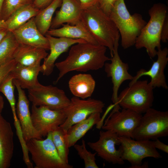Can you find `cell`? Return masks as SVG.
I'll use <instances>...</instances> for the list:
<instances>
[{
    "mask_svg": "<svg viewBox=\"0 0 168 168\" xmlns=\"http://www.w3.org/2000/svg\"><path fill=\"white\" fill-rule=\"evenodd\" d=\"M106 49L105 46L87 42L73 45L66 59L55 64L59 71L55 83L71 71L86 72L102 68L110 60L105 55Z\"/></svg>",
    "mask_w": 168,
    "mask_h": 168,
    "instance_id": "6da1fadb",
    "label": "cell"
},
{
    "mask_svg": "<svg viewBox=\"0 0 168 168\" xmlns=\"http://www.w3.org/2000/svg\"><path fill=\"white\" fill-rule=\"evenodd\" d=\"M81 20L98 44L109 49L112 57L114 43L119 39L120 34L114 22L99 3L82 9Z\"/></svg>",
    "mask_w": 168,
    "mask_h": 168,
    "instance_id": "7a4b0ae2",
    "label": "cell"
},
{
    "mask_svg": "<svg viewBox=\"0 0 168 168\" xmlns=\"http://www.w3.org/2000/svg\"><path fill=\"white\" fill-rule=\"evenodd\" d=\"M109 16L117 28L121 37V45L124 49L135 45L137 38L147 23L142 15H131L124 0H117Z\"/></svg>",
    "mask_w": 168,
    "mask_h": 168,
    "instance_id": "3957f363",
    "label": "cell"
},
{
    "mask_svg": "<svg viewBox=\"0 0 168 168\" xmlns=\"http://www.w3.org/2000/svg\"><path fill=\"white\" fill-rule=\"evenodd\" d=\"M167 13V8L165 5L160 3L154 4L148 11L149 20L136 39L134 45L136 48H145L151 58L156 55V48H161V31Z\"/></svg>",
    "mask_w": 168,
    "mask_h": 168,
    "instance_id": "277c9868",
    "label": "cell"
},
{
    "mask_svg": "<svg viewBox=\"0 0 168 168\" xmlns=\"http://www.w3.org/2000/svg\"><path fill=\"white\" fill-rule=\"evenodd\" d=\"M29 152L35 164V168H72L60 157L53 143L52 132L44 140L31 139L26 142Z\"/></svg>",
    "mask_w": 168,
    "mask_h": 168,
    "instance_id": "5b68a950",
    "label": "cell"
},
{
    "mask_svg": "<svg viewBox=\"0 0 168 168\" xmlns=\"http://www.w3.org/2000/svg\"><path fill=\"white\" fill-rule=\"evenodd\" d=\"M153 88L147 80H137L120 92L118 96V104L122 108L144 113L152 105Z\"/></svg>",
    "mask_w": 168,
    "mask_h": 168,
    "instance_id": "8992f818",
    "label": "cell"
},
{
    "mask_svg": "<svg viewBox=\"0 0 168 168\" xmlns=\"http://www.w3.org/2000/svg\"><path fill=\"white\" fill-rule=\"evenodd\" d=\"M168 135V112L151 108L142 115L133 134V139L155 140Z\"/></svg>",
    "mask_w": 168,
    "mask_h": 168,
    "instance_id": "52a82bcc",
    "label": "cell"
},
{
    "mask_svg": "<svg viewBox=\"0 0 168 168\" xmlns=\"http://www.w3.org/2000/svg\"><path fill=\"white\" fill-rule=\"evenodd\" d=\"M119 147L122 152L121 158L131 164L130 168H140L144 158L159 159L162 157L154 146L152 141L136 140L130 137L119 136Z\"/></svg>",
    "mask_w": 168,
    "mask_h": 168,
    "instance_id": "ba28073f",
    "label": "cell"
},
{
    "mask_svg": "<svg viewBox=\"0 0 168 168\" xmlns=\"http://www.w3.org/2000/svg\"><path fill=\"white\" fill-rule=\"evenodd\" d=\"M70 100L69 104L64 110L66 119L60 126L66 133L72 125L85 119L91 114L101 113L105 105L102 101L91 98L81 99L74 96Z\"/></svg>",
    "mask_w": 168,
    "mask_h": 168,
    "instance_id": "9c48e42d",
    "label": "cell"
},
{
    "mask_svg": "<svg viewBox=\"0 0 168 168\" xmlns=\"http://www.w3.org/2000/svg\"><path fill=\"white\" fill-rule=\"evenodd\" d=\"M28 99L33 105L44 106L54 110H64L69 104L70 100L64 91L52 85L40 83L28 90Z\"/></svg>",
    "mask_w": 168,
    "mask_h": 168,
    "instance_id": "30bf717a",
    "label": "cell"
},
{
    "mask_svg": "<svg viewBox=\"0 0 168 168\" xmlns=\"http://www.w3.org/2000/svg\"><path fill=\"white\" fill-rule=\"evenodd\" d=\"M119 39L117 40L114 43L113 55L110 60L111 62L105 63L104 65L107 77L111 78L113 84L111 100L114 104L112 113L121 109L118 104V92L121 85L124 81L132 80L133 78V76L128 72V64L123 62L119 55L118 48Z\"/></svg>",
    "mask_w": 168,
    "mask_h": 168,
    "instance_id": "8fae6325",
    "label": "cell"
},
{
    "mask_svg": "<svg viewBox=\"0 0 168 168\" xmlns=\"http://www.w3.org/2000/svg\"><path fill=\"white\" fill-rule=\"evenodd\" d=\"M31 117L34 128L42 138L62 124L67 116L64 110H54L32 105Z\"/></svg>",
    "mask_w": 168,
    "mask_h": 168,
    "instance_id": "7c38bea8",
    "label": "cell"
},
{
    "mask_svg": "<svg viewBox=\"0 0 168 168\" xmlns=\"http://www.w3.org/2000/svg\"><path fill=\"white\" fill-rule=\"evenodd\" d=\"M142 116L141 114L131 110L123 108L121 111L110 113L101 128L105 130H110L119 136L133 138V133Z\"/></svg>",
    "mask_w": 168,
    "mask_h": 168,
    "instance_id": "4fadbf2b",
    "label": "cell"
},
{
    "mask_svg": "<svg viewBox=\"0 0 168 168\" xmlns=\"http://www.w3.org/2000/svg\"><path fill=\"white\" fill-rule=\"evenodd\" d=\"M98 140L95 142H89L88 145L94 151L98 156L107 162L113 164L123 165L124 161L121 158L122 152L115 145L120 144L119 136L110 130L100 131Z\"/></svg>",
    "mask_w": 168,
    "mask_h": 168,
    "instance_id": "5bb4252c",
    "label": "cell"
},
{
    "mask_svg": "<svg viewBox=\"0 0 168 168\" xmlns=\"http://www.w3.org/2000/svg\"><path fill=\"white\" fill-rule=\"evenodd\" d=\"M13 83L17 89L18 95V101L16 106V114L24 140L26 143L33 138L42 139V137L32 125L29 109V100L25 91L15 80H13Z\"/></svg>",
    "mask_w": 168,
    "mask_h": 168,
    "instance_id": "9a60e30c",
    "label": "cell"
},
{
    "mask_svg": "<svg viewBox=\"0 0 168 168\" xmlns=\"http://www.w3.org/2000/svg\"><path fill=\"white\" fill-rule=\"evenodd\" d=\"M157 49V60L153 62L148 70L142 68L138 71L129 83V86L138 80L141 77L148 76L151 78V81L148 83L153 88L161 87L165 89H168L164 73V69L168 62V49L166 47L162 49L160 48Z\"/></svg>",
    "mask_w": 168,
    "mask_h": 168,
    "instance_id": "2e32d148",
    "label": "cell"
},
{
    "mask_svg": "<svg viewBox=\"0 0 168 168\" xmlns=\"http://www.w3.org/2000/svg\"><path fill=\"white\" fill-rule=\"evenodd\" d=\"M49 44L50 53L44 59L41 65V72L43 75H50L53 72L55 67V62L58 58L63 53L67 51L69 48L75 44L87 42L82 39H72L65 37L57 38L46 34Z\"/></svg>",
    "mask_w": 168,
    "mask_h": 168,
    "instance_id": "e0dca14e",
    "label": "cell"
},
{
    "mask_svg": "<svg viewBox=\"0 0 168 168\" xmlns=\"http://www.w3.org/2000/svg\"><path fill=\"white\" fill-rule=\"evenodd\" d=\"M18 42L22 44L50 49L49 41L42 34L35 22L34 17L19 28L11 31Z\"/></svg>",
    "mask_w": 168,
    "mask_h": 168,
    "instance_id": "ac0fdd59",
    "label": "cell"
},
{
    "mask_svg": "<svg viewBox=\"0 0 168 168\" xmlns=\"http://www.w3.org/2000/svg\"><path fill=\"white\" fill-rule=\"evenodd\" d=\"M14 133L10 123L0 113V168H8L13 155Z\"/></svg>",
    "mask_w": 168,
    "mask_h": 168,
    "instance_id": "d6986e66",
    "label": "cell"
},
{
    "mask_svg": "<svg viewBox=\"0 0 168 168\" xmlns=\"http://www.w3.org/2000/svg\"><path fill=\"white\" fill-rule=\"evenodd\" d=\"M82 10L78 0H62L61 8L56 12L50 28H56L65 23L76 24L81 21Z\"/></svg>",
    "mask_w": 168,
    "mask_h": 168,
    "instance_id": "ffe728a7",
    "label": "cell"
},
{
    "mask_svg": "<svg viewBox=\"0 0 168 168\" xmlns=\"http://www.w3.org/2000/svg\"><path fill=\"white\" fill-rule=\"evenodd\" d=\"M42 70L40 63L28 66L17 63L11 72L22 89L28 90L40 83L38 76Z\"/></svg>",
    "mask_w": 168,
    "mask_h": 168,
    "instance_id": "44dd1931",
    "label": "cell"
},
{
    "mask_svg": "<svg viewBox=\"0 0 168 168\" xmlns=\"http://www.w3.org/2000/svg\"><path fill=\"white\" fill-rule=\"evenodd\" d=\"M62 25L63 26L60 28H50L46 34L59 37L72 39H82L87 42L95 44H99L81 20L75 25L63 24Z\"/></svg>",
    "mask_w": 168,
    "mask_h": 168,
    "instance_id": "7402d4cb",
    "label": "cell"
},
{
    "mask_svg": "<svg viewBox=\"0 0 168 168\" xmlns=\"http://www.w3.org/2000/svg\"><path fill=\"white\" fill-rule=\"evenodd\" d=\"M96 82L89 74H79L70 79L68 82L69 90L74 96L82 99L90 97L93 92Z\"/></svg>",
    "mask_w": 168,
    "mask_h": 168,
    "instance_id": "603a6c76",
    "label": "cell"
},
{
    "mask_svg": "<svg viewBox=\"0 0 168 168\" xmlns=\"http://www.w3.org/2000/svg\"><path fill=\"white\" fill-rule=\"evenodd\" d=\"M100 114L96 112L90 114L85 119L72 125L67 132L69 148L73 146L94 125L101 120Z\"/></svg>",
    "mask_w": 168,
    "mask_h": 168,
    "instance_id": "cb8c5ba5",
    "label": "cell"
},
{
    "mask_svg": "<svg viewBox=\"0 0 168 168\" xmlns=\"http://www.w3.org/2000/svg\"><path fill=\"white\" fill-rule=\"evenodd\" d=\"M45 49L20 44L14 59L17 63L28 66L40 63L48 55Z\"/></svg>",
    "mask_w": 168,
    "mask_h": 168,
    "instance_id": "d4e9b609",
    "label": "cell"
},
{
    "mask_svg": "<svg viewBox=\"0 0 168 168\" xmlns=\"http://www.w3.org/2000/svg\"><path fill=\"white\" fill-rule=\"evenodd\" d=\"M39 11L33 3L19 8L5 21L7 30L11 32L19 28L35 16Z\"/></svg>",
    "mask_w": 168,
    "mask_h": 168,
    "instance_id": "484cf974",
    "label": "cell"
},
{
    "mask_svg": "<svg viewBox=\"0 0 168 168\" xmlns=\"http://www.w3.org/2000/svg\"><path fill=\"white\" fill-rule=\"evenodd\" d=\"M62 0H54L49 5L40 9L34 17L35 24L40 32L45 35L50 28L52 17L56 9L61 5Z\"/></svg>",
    "mask_w": 168,
    "mask_h": 168,
    "instance_id": "4316f807",
    "label": "cell"
},
{
    "mask_svg": "<svg viewBox=\"0 0 168 168\" xmlns=\"http://www.w3.org/2000/svg\"><path fill=\"white\" fill-rule=\"evenodd\" d=\"M19 44L12 33L8 31L0 41V65L14 58Z\"/></svg>",
    "mask_w": 168,
    "mask_h": 168,
    "instance_id": "83f0119b",
    "label": "cell"
},
{
    "mask_svg": "<svg viewBox=\"0 0 168 168\" xmlns=\"http://www.w3.org/2000/svg\"><path fill=\"white\" fill-rule=\"evenodd\" d=\"M52 137L60 157L64 162L69 163L68 155L69 147L67 133L59 126L52 132Z\"/></svg>",
    "mask_w": 168,
    "mask_h": 168,
    "instance_id": "f1b7e54d",
    "label": "cell"
},
{
    "mask_svg": "<svg viewBox=\"0 0 168 168\" xmlns=\"http://www.w3.org/2000/svg\"><path fill=\"white\" fill-rule=\"evenodd\" d=\"M14 77L11 72L5 77L0 84V92L5 96L11 106L12 115L16 114V100L14 95L15 86L13 83Z\"/></svg>",
    "mask_w": 168,
    "mask_h": 168,
    "instance_id": "f546056e",
    "label": "cell"
},
{
    "mask_svg": "<svg viewBox=\"0 0 168 168\" xmlns=\"http://www.w3.org/2000/svg\"><path fill=\"white\" fill-rule=\"evenodd\" d=\"M33 3L32 0H5L1 13V18L5 21L19 8Z\"/></svg>",
    "mask_w": 168,
    "mask_h": 168,
    "instance_id": "4dcf8cb0",
    "label": "cell"
},
{
    "mask_svg": "<svg viewBox=\"0 0 168 168\" xmlns=\"http://www.w3.org/2000/svg\"><path fill=\"white\" fill-rule=\"evenodd\" d=\"M73 146L80 157L83 160L85 168H99L96 162V153H92L87 151L84 140L82 139L81 145L75 144Z\"/></svg>",
    "mask_w": 168,
    "mask_h": 168,
    "instance_id": "1f68e13d",
    "label": "cell"
},
{
    "mask_svg": "<svg viewBox=\"0 0 168 168\" xmlns=\"http://www.w3.org/2000/svg\"><path fill=\"white\" fill-rule=\"evenodd\" d=\"M17 63L13 59L0 65V84L5 77L12 70Z\"/></svg>",
    "mask_w": 168,
    "mask_h": 168,
    "instance_id": "d6a6232c",
    "label": "cell"
},
{
    "mask_svg": "<svg viewBox=\"0 0 168 168\" xmlns=\"http://www.w3.org/2000/svg\"><path fill=\"white\" fill-rule=\"evenodd\" d=\"M117 0H100L99 5L101 9L109 16Z\"/></svg>",
    "mask_w": 168,
    "mask_h": 168,
    "instance_id": "836d02e7",
    "label": "cell"
},
{
    "mask_svg": "<svg viewBox=\"0 0 168 168\" xmlns=\"http://www.w3.org/2000/svg\"><path fill=\"white\" fill-rule=\"evenodd\" d=\"M161 40L166 43L168 40V13L166 14L163 21L161 33Z\"/></svg>",
    "mask_w": 168,
    "mask_h": 168,
    "instance_id": "e575fe53",
    "label": "cell"
},
{
    "mask_svg": "<svg viewBox=\"0 0 168 168\" xmlns=\"http://www.w3.org/2000/svg\"><path fill=\"white\" fill-rule=\"evenodd\" d=\"M54 0H34L33 5L39 9H43L49 5Z\"/></svg>",
    "mask_w": 168,
    "mask_h": 168,
    "instance_id": "d590c367",
    "label": "cell"
},
{
    "mask_svg": "<svg viewBox=\"0 0 168 168\" xmlns=\"http://www.w3.org/2000/svg\"><path fill=\"white\" fill-rule=\"evenodd\" d=\"M154 147L166 153H168V146L161 141L158 138L152 141Z\"/></svg>",
    "mask_w": 168,
    "mask_h": 168,
    "instance_id": "8d00e7d4",
    "label": "cell"
},
{
    "mask_svg": "<svg viewBox=\"0 0 168 168\" xmlns=\"http://www.w3.org/2000/svg\"><path fill=\"white\" fill-rule=\"evenodd\" d=\"M82 9L86 8L99 3L100 0H78Z\"/></svg>",
    "mask_w": 168,
    "mask_h": 168,
    "instance_id": "74e56055",
    "label": "cell"
},
{
    "mask_svg": "<svg viewBox=\"0 0 168 168\" xmlns=\"http://www.w3.org/2000/svg\"><path fill=\"white\" fill-rule=\"evenodd\" d=\"M5 29L7 30L5 21L2 19L0 17V30Z\"/></svg>",
    "mask_w": 168,
    "mask_h": 168,
    "instance_id": "f35d334b",
    "label": "cell"
},
{
    "mask_svg": "<svg viewBox=\"0 0 168 168\" xmlns=\"http://www.w3.org/2000/svg\"><path fill=\"white\" fill-rule=\"evenodd\" d=\"M4 102L2 96L0 95V113H1L4 107Z\"/></svg>",
    "mask_w": 168,
    "mask_h": 168,
    "instance_id": "ab89813d",
    "label": "cell"
},
{
    "mask_svg": "<svg viewBox=\"0 0 168 168\" xmlns=\"http://www.w3.org/2000/svg\"><path fill=\"white\" fill-rule=\"evenodd\" d=\"M8 31L6 29L0 30V41L6 35Z\"/></svg>",
    "mask_w": 168,
    "mask_h": 168,
    "instance_id": "60d3db41",
    "label": "cell"
},
{
    "mask_svg": "<svg viewBox=\"0 0 168 168\" xmlns=\"http://www.w3.org/2000/svg\"><path fill=\"white\" fill-rule=\"evenodd\" d=\"M5 0H0V17L2 10V8Z\"/></svg>",
    "mask_w": 168,
    "mask_h": 168,
    "instance_id": "b9f144b4",
    "label": "cell"
},
{
    "mask_svg": "<svg viewBox=\"0 0 168 168\" xmlns=\"http://www.w3.org/2000/svg\"><path fill=\"white\" fill-rule=\"evenodd\" d=\"M32 0V1H33H33H34V0Z\"/></svg>",
    "mask_w": 168,
    "mask_h": 168,
    "instance_id": "7bdbcfd3",
    "label": "cell"
},
{
    "mask_svg": "<svg viewBox=\"0 0 168 168\" xmlns=\"http://www.w3.org/2000/svg\"></svg>",
    "mask_w": 168,
    "mask_h": 168,
    "instance_id": "ee69618b",
    "label": "cell"
}]
</instances>
